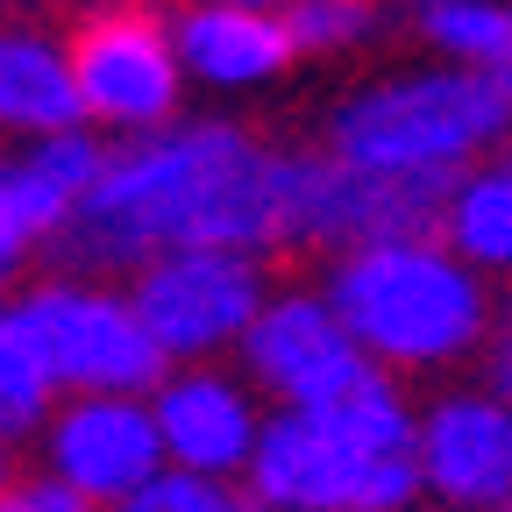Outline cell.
Returning a JSON list of instances; mask_svg holds the SVG:
<instances>
[{
  "instance_id": "14",
  "label": "cell",
  "mask_w": 512,
  "mask_h": 512,
  "mask_svg": "<svg viewBox=\"0 0 512 512\" xmlns=\"http://www.w3.org/2000/svg\"><path fill=\"white\" fill-rule=\"evenodd\" d=\"M171 43H178L185 79L207 93H256L299 64L285 15H264V8H178Z\"/></svg>"
},
{
  "instance_id": "18",
  "label": "cell",
  "mask_w": 512,
  "mask_h": 512,
  "mask_svg": "<svg viewBox=\"0 0 512 512\" xmlns=\"http://www.w3.org/2000/svg\"><path fill=\"white\" fill-rule=\"evenodd\" d=\"M406 22L441 64L512 79V0H406Z\"/></svg>"
},
{
  "instance_id": "17",
  "label": "cell",
  "mask_w": 512,
  "mask_h": 512,
  "mask_svg": "<svg viewBox=\"0 0 512 512\" xmlns=\"http://www.w3.org/2000/svg\"><path fill=\"white\" fill-rule=\"evenodd\" d=\"M57 392H64V384L50 370V349L36 335L29 306L22 299L0 306V441H8V448L36 441L50 427V413H57Z\"/></svg>"
},
{
  "instance_id": "16",
  "label": "cell",
  "mask_w": 512,
  "mask_h": 512,
  "mask_svg": "<svg viewBox=\"0 0 512 512\" xmlns=\"http://www.w3.org/2000/svg\"><path fill=\"white\" fill-rule=\"evenodd\" d=\"M441 242L456 249L470 271L512 285V143L491 150L484 164H470V171L448 178Z\"/></svg>"
},
{
  "instance_id": "11",
  "label": "cell",
  "mask_w": 512,
  "mask_h": 512,
  "mask_svg": "<svg viewBox=\"0 0 512 512\" xmlns=\"http://www.w3.org/2000/svg\"><path fill=\"white\" fill-rule=\"evenodd\" d=\"M157 434H164V463L185 477H214V484H242L264 441V406L256 384L228 363H185L150 392Z\"/></svg>"
},
{
  "instance_id": "25",
  "label": "cell",
  "mask_w": 512,
  "mask_h": 512,
  "mask_svg": "<svg viewBox=\"0 0 512 512\" xmlns=\"http://www.w3.org/2000/svg\"><path fill=\"white\" fill-rule=\"evenodd\" d=\"M8 484H15V448L0 441V491H8Z\"/></svg>"
},
{
  "instance_id": "10",
  "label": "cell",
  "mask_w": 512,
  "mask_h": 512,
  "mask_svg": "<svg viewBox=\"0 0 512 512\" xmlns=\"http://www.w3.org/2000/svg\"><path fill=\"white\" fill-rule=\"evenodd\" d=\"M36 448H43V477H57L64 491H79L100 512L128 505L171 470L150 399H114V392L64 399L50 413V427L36 434Z\"/></svg>"
},
{
  "instance_id": "1",
  "label": "cell",
  "mask_w": 512,
  "mask_h": 512,
  "mask_svg": "<svg viewBox=\"0 0 512 512\" xmlns=\"http://www.w3.org/2000/svg\"><path fill=\"white\" fill-rule=\"evenodd\" d=\"M171 249H285V150L235 121H171L107 150L86 214L57 242L64 271H143Z\"/></svg>"
},
{
  "instance_id": "5",
  "label": "cell",
  "mask_w": 512,
  "mask_h": 512,
  "mask_svg": "<svg viewBox=\"0 0 512 512\" xmlns=\"http://www.w3.org/2000/svg\"><path fill=\"white\" fill-rule=\"evenodd\" d=\"M448 178H384L328 150H285V249H328V264L370 242L441 235Z\"/></svg>"
},
{
  "instance_id": "2",
  "label": "cell",
  "mask_w": 512,
  "mask_h": 512,
  "mask_svg": "<svg viewBox=\"0 0 512 512\" xmlns=\"http://www.w3.org/2000/svg\"><path fill=\"white\" fill-rule=\"evenodd\" d=\"M328 306L384 377H427L456 370L491 349L498 299L491 278L470 271L441 235H399L370 242L328 264Z\"/></svg>"
},
{
  "instance_id": "8",
  "label": "cell",
  "mask_w": 512,
  "mask_h": 512,
  "mask_svg": "<svg viewBox=\"0 0 512 512\" xmlns=\"http://www.w3.org/2000/svg\"><path fill=\"white\" fill-rule=\"evenodd\" d=\"M22 306H29L36 335L50 349V370L72 399H86V392L150 399L171 377L164 349L150 342V328H143V313H136L128 292H107V285H86V278H50Z\"/></svg>"
},
{
  "instance_id": "4",
  "label": "cell",
  "mask_w": 512,
  "mask_h": 512,
  "mask_svg": "<svg viewBox=\"0 0 512 512\" xmlns=\"http://www.w3.org/2000/svg\"><path fill=\"white\" fill-rule=\"evenodd\" d=\"M512 143V79L470 64L377 72L328 107L320 150L384 178H456Z\"/></svg>"
},
{
  "instance_id": "23",
  "label": "cell",
  "mask_w": 512,
  "mask_h": 512,
  "mask_svg": "<svg viewBox=\"0 0 512 512\" xmlns=\"http://www.w3.org/2000/svg\"><path fill=\"white\" fill-rule=\"evenodd\" d=\"M185 8H264V15H285L292 0H185Z\"/></svg>"
},
{
  "instance_id": "15",
  "label": "cell",
  "mask_w": 512,
  "mask_h": 512,
  "mask_svg": "<svg viewBox=\"0 0 512 512\" xmlns=\"http://www.w3.org/2000/svg\"><path fill=\"white\" fill-rule=\"evenodd\" d=\"M86 128L79 72H72V36L43 22H0V136L43 143Z\"/></svg>"
},
{
  "instance_id": "27",
  "label": "cell",
  "mask_w": 512,
  "mask_h": 512,
  "mask_svg": "<svg viewBox=\"0 0 512 512\" xmlns=\"http://www.w3.org/2000/svg\"><path fill=\"white\" fill-rule=\"evenodd\" d=\"M498 512H512V498H505V505H498Z\"/></svg>"
},
{
  "instance_id": "21",
  "label": "cell",
  "mask_w": 512,
  "mask_h": 512,
  "mask_svg": "<svg viewBox=\"0 0 512 512\" xmlns=\"http://www.w3.org/2000/svg\"><path fill=\"white\" fill-rule=\"evenodd\" d=\"M0 512H100V505H86L79 491H64L57 477H15L8 491H0Z\"/></svg>"
},
{
  "instance_id": "7",
  "label": "cell",
  "mask_w": 512,
  "mask_h": 512,
  "mask_svg": "<svg viewBox=\"0 0 512 512\" xmlns=\"http://www.w3.org/2000/svg\"><path fill=\"white\" fill-rule=\"evenodd\" d=\"M72 72H79V107L93 128L136 143L178 121L185 107V64L171 43V22H157L136 0H100L72 29Z\"/></svg>"
},
{
  "instance_id": "20",
  "label": "cell",
  "mask_w": 512,
  "mask_h": 512,
  "mask_svg": "<svg viewBox=\"0 0 512 512\" xmlns=\"http://www.w3.org/2000/svg\"><path fill=\"white\" fill-rule=\"evenodd\" d=\"M114 512H264L249 498V484H214V477H185V470H164L150 491H136Z\"/></svg>"
},
{
  "instance_id": "12",
  "label": "cell",
  "mask_w": 512,
  "mask_h": 512,
  "mask_svg": "<svg viewBox=\"0 0 512 512\" xmlns=\"http://www.w3.org/2000/svg\"><path fill=\"white\" fill-rule=\"evenodd\" d=\"M420 491L448 512H498L512 498V406L491 384H448L420 406Z\"/></svg>"
},
{
  "instance_id": "13",
  "label": "cell",
  "mask_w": 512,
  "mask_h": 512,
  "mask_svg": "<svg viewBox=\"0 0 512 512\" xmlns=\"http://www.w3.org/2000/svg\"><path fill=\"white\" fill-rule=\"evenodd\" d=\"M100 171H107V143H93L86 128L0 150V235H15L22 249L64 242L86 214Z\"/></svg>"
},
{
  "instance_id": "24",
  "label": "cell",
  "mask_w": 512,
  "mask_h": 512,
  "mask_svg": "<svg viewBox=\"0 0 512 512\" xmlns=\"http://www.w3.org/2000/svg\"><path fill=\"white\" fill-rule=\"evenodd\" d=\"M22 256H29V249H22L15 235H0V285H8V278L22 271Z\"/></svg>"
},
{
  "instance_id": "19",
  "label": "cell",
  "mask_w": 512,
  "mask_h": 512,
  "mask_svg": "<svg viewBox=\"0 0 512 512\" xmlns=\"http://www.w3.org/2000/svg\"><path fill=\"white\" fill-rule=\"evenodd\" d=\"M285 29L299 57H349L392 29V0H292Z\"/></svg>"
},
{
  "instance_id": "26",
  "label": "cell",
  "mask_w": 512,
  "mask_h": 512,
  "mask_svg": "<svg viewBox=\"0 0 512 512\" xmlns=\"http://www.w3.org/2000/svg\"><path fill=\"white\" fill-rule=\"evenodd\" d=\"M413 512H448V505H413Z\"/></svg>"
},
{
  "instance_id": "6",
  "label": "cell",
  "mask_w": 512,
  "mask_h": 512,
  "mask_svg": "<svg viewBox=\"0 0 512 512\" xmlns=\"http://www.w3.org/2000/svg\"><path fill=\"white\" fill-rule=\"evenodd\" d=\"M150 342L164 349L171 370L185 363H221L242 356L256 313L271 306L264 285V256H242V249H171L157 264L136 271L128 285Z\"/></svg>"
},
{
  "instance_id": "3",
  "label": "cell",
  "mask_w": 512,
  "mask_h": 512,
  "mask_svg": "<svg viewBox=\"0 0 512 512\" xmlns=\"http://www.w3.org/2000/svg\"><path fill=\"white\" fill-rule=\"evenodd\" d=\"M242 484L264 512H413L420 413L392 377H370L342 406L271 413Z\"/></svg>"
},
{
  "instance_id": "9",
  "label": "cell",
  "mask_w": 512,
  "mask_h": 512,
  "mask_svg": "<svg viewBox=\"0 0 512 512\" xmlns=\"http://www.w3.org/2000/svg\"><path fill=\"white\" fill-rule=\"evenodd\" d=\"M242 377L256 392H271L278 413H306V406H342L384 370L356 349L328 292H271V306L256 313L242 342Z\"/></svg>"
},
{
  "instance_id": "22",
  "label": "cell",
  "mask_w": 512,
  "mask_h": 512,
  "mask_svg": "<svg viewBox=\"0 0 512 512\" xmlns=\"http://www.w3.org/2000/svg\"><path fill=\"white\" fill-rule=\"evenodd\" d=\"M484 384L512 406V285L498 299V328H491V349H484Z\"/></svg>"
}]
</instances>
